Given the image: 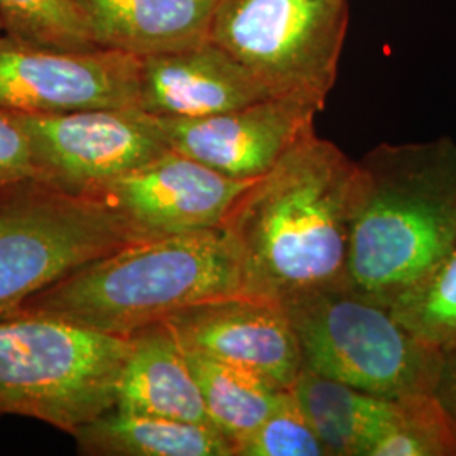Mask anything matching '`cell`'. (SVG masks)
<instances>
[{
  "label": "cell",
  "mask_w": 456,
  "mask_h": 456,
  "mask_svg": "<svg viewBox=\"0 0 456 456\" xmlns=\"http://www.w3.org/2000/svg\"><path fill=\"white\" fill-rule=\"evenodd\" d=\"M357 176V163L311 132L245 190L224 224L244 297L281 306L345 282Z\"/></svg>",
  "instance_id": "cell-1"
},
{
  "label": "cell",
  "mask_w": 456,
  "mask_h": 456,
  "mask_svg": "<svg viewBox=\"0 0 456 456\" xmlns=\"http://www.w3.org/2000/svg\"><path fill=\"white\" fill-rule=\"evenodd\" d=\"M357 167L345 282L391 306L456 244V142L380 144Z\"/></svg>",
  "instance_id": "cell-2"
},
{
  "label": "cell",
  "mask_w": 456,
  "mask_h": 456,
  "mask_svg": "<svg viewBox=\"0 0 456 456\" xmlns=\"http://www.w3.org/2000/svg\"><path fill=\"white\" fill-rule=\"evenodd\" d=\"M242 296L240 262L224 227L122 247L31 297L43 314L129 337L181 311Z\"/></svg>",
  "instance_id": "cell-3"
},
{
  "label": "cell",
  "mask_w": 456,
  "mask_h": 456,
  "mask_svg": "<svg viewBox=\"0 0 456 456\" xmlns=\"http://www.w3.org/2000/svg\"><path fill=\"white\" fill-rule=\"evenodd\" d=\"M131 338L43 314L0 322V416L34 418L73 435L115 406Z\"/></svg>",
  "instance_id": "cell-4"
},
{
  "label": "cell",
  "mask_w": 456,
  "mask_h": 456,
  "mask_svg": "<svg viewBox=\"0 0 456 456\" xmlns=\"http://www.w3.org/2000/svg\"><path fill=\"white\" fill-rule=\"evenodd\" d=\"M281 308L311 370L386 399L436 389L440 348L418 337L389 305L346 282L297 296Z\"/></svg>",
  "instance_id": "cell-5"
},
{
  "label": "cell",
  "mask_w": 456,
  "mask_h": 456,
  "mask_svg": "<svg viewBox=\"0 0 456 456\" xmlns=\"http://www.w3.org/2000/svg\"><path fill=\"white\" fill-rule=\"evenodd\" d=\"M135 244L120 215L95 193L43 180L0 186V322L90 262Z\"/></svg>",
  "instance_id": "cell-6"
},
{
  "label": "cell",
  "mask_w": 456,
  "mask_h": 456,
  "mask_svg": "<svg viewBox=\"0 0 456 456\" xmlns=\"http://www.w3.org/2000/svg\"><path fill=\"white\" fill-rule=\"evenodd\" d=\"M348 28L346 0H218L208 41L274 97L325 109Z\"/></svg>",
  "instance_id": "cell-7"
},
{
  "label": "cell",
  "mask_w": 456,
  "mask_h": 456,
  "mask_svg": "<svg viewBox=\"0 0 456 456\" xmlns=\"http://www.w3.org/2000/svg\"><path fill=\"white\" fill-rule=\"evenodd\" d=\"M16 117L29 135L41 180L71 193H95L171 151L159 118L141 109Z\"/></svg>",
  "instance_id": "cell-8"
},
{
  "label": "cell",
  "mask_w": 456,
  "mask_h": 456,
  "mask_svg": "<svg viewBox=\"0 0 456 456\" xmlns=\"http://www.w3.org/2000/svg\"><path fill=\"white\" fill-rule=\"evenodd\" d=\"M141 58L114 49L48 48L0 34V109L60 115L137 109Z\"/></svg>",
  "instance_id": "cell-9"
},
{
  "label": "cell",
  "mask_w": 456,
  "mask_h": 456,
  "mask_svg": "<svg viewBox=\"0 0 456 456\" xmlns=\"http://www.w3.org/2000/svg\"><path fill=\"white\" fill-rule=\"evenodd\" d=\"M322 110L305 98L271 97L224 114L158 118L171 151L228 178L256 181L314 132Z\"/></svg>",
  "instance_id": "cell-10"
},
{
  "label": "cell",
  "mask_w": 456,
  "mask_h": 456,
  "mask_svg": "<svg viewBox=\"0 0 456 456\" xmlns=\"http://www.w3.org/2000/svg\"><path fill=\"white\" fill-rule=\"evenodd\" d=\"M254 181L233 180L169 151L103 184L100 195L131 230L134 242L224 227Z\"/></svg>",
  "instance_id": "cell-11"
},
{
  "label": "cell",
  "mask_w": 456,
  "mask_h": 456,
  "mask_svg": "<svg viewBox=\"0 0 456 456\" xmlns=\"http://www.w3.org/2000/svg\"><path fill=\"white\" fill-rule=\"evenodd\" d=\"M186 350L261 375L291 389L305 367L293 326L281 306L252 297L200 305L164 320Z\"/></svg>",
  "instance_id": "cell-12"
},
{
  "label": "cell",
  "mask_w": 456,
  "mask_h": 456,
  "mask_svg": "<svg viewBox=\"0 0 456 456\" xmlns=\"http://www.w3.org/2000/svg\"><path fill=\"white\" fill-rule=\"evenodd\" d=\"M271 97L262 83L212 41L141 58L137 109L147 114L196 118Z\"/></svg>",
  "instance_id": "cell-13"
},
{
  "label": "cell",
  "mask_w": 456,
  "mask_h": 456,
  "mask_svg": "<svg viewBox=\"0 0 456 456\" xmlns=\"http://www.w3.org/2000/svg\"><path fill=\"white\" fill-rule=\"evenodd\" d=\"M98 48L137 58L208 41L218 0H71Z\"/></svg>",
  "instance_id": "cell-14"
},
{
  "label": "cell",
  "mask_w": 456,
  "mask_h": 456,
  "mask_svg": "<svg viewBox=\"0 0 456 456\" xmlns=\"http://www.w3.org/2000/svg\"><path fill=\"white\" fill-rule=\"evenodd\" d=\"M131 350L115 391V408L188 423L212 424L180 338L167 322L129 335Z\"/></svg>",
  "instance_id": "cell-15"
},
{
  "label": "cell",
  "mask_w": 456,
  "mask_h": 456,
  "mask_svg": "<svg viewBox=\"0 0 456 456\" xmlns=\"http://www.w3.org/2000/svg\"><path fill=\"white\" fill-rule=\"evenodd\" d=\"M82 455L233 456L232 443L212 424L110 408L73 435Z\"/></svg>",
  "instance_id": "cell-16"
},
{
  "label": "cell",
  "mask_w": 456,
  "mask_h": 456,
  "mask_svg": "<svg viewBox=\"0 0 456 456\" xmlns=\"http://www.w3.org/2000/svg\"><path fill=\"white\" fill-rule=\"evenodd\" d=\"M291 391L328 456H363L394 412V399L359 391L308 367Z\"/></svg>",
  "instance_id": "cell-17"
},
{
  "label": "cell",
  "mask_w": 456,
  "mask_h": 456,
  "mask_svg": "<svg viewBox=\"0 0 456 456\" xmlns=\"http://www.w3.org/2000/svg\"><path fill=\"white\" fill-rule=\"evenodd\" d=\"M184 352L198 380L210 423L233 448L276 411L288 391L240 367L186 348Z\"/></svg>",
  "instance_id": "cell-18"
},
{
  "label": "cell",
  "mask_w": 456,
  "mask_h": 456,
  "mask_svg": "<svg viewBox=\"0 0 456 456\" xmlns=\"http://www.w3.org/2000/svg\"><path fill=\"white\" fill-rule=\"evenodd\" d=\"M363 456H456V424L435 392L395 397Z\"/></svg>",
  "instance_id": "cell-19"
},
{
  "label": "cell",
  "mask_w": 456,
  "mask_h": 456,
  "mask_svg": "<svg viewBox=\"0 0 456 456\" xmlns=\"http://www.w3.org/2000/svg\"><path fill=\"white\" fill-rule=\"evenodd\" d=\"M391 308L404 325L441 352L456 345V244L423 282Z\"/></svg>",
  "instance_id": "cell-20"
},
{
  "label": "cell",
  "mask_w": 456,
  "mask_h": 456,
  "mask_svg": "<svg viewBox=\"0 0 456 456\" xmlns=\"http://www.w3.org/2000/svg\"><path fill=\"white\" fill-rule=\"evenodd\" d=\"M4 33L48 48L97 49L71 0H0Z\"/></svg>",
  "instance_id": "cell-21"
},
{
  "label": "cell",
  "mask_w": 456,
  "mask_h": 456,
  "mask_svg": "<svg viewBox=\"0 0 456 456\" xmlns=\"http://www.w3.org/2000/svg\"><path fill=\"white\" fill-rule=\"evenodd\" d=\"M233 456H328L306 414L288 389L276 411L233 448Z\"/></svg>",
  "instance_id": "cell-22"
},
{
  "label": "cell",
  "mask_w": 456,
  "mask_h": 456,
  "mask_svg": "<svg viewBox=\"0 0 456 456\" xmlns=\"http://www.w3.org/2000/svg\"><path fill=\"white\" fill-rule=\"evenodd\" d=\"M41 180L28 132L16 114L0 109V186Z\"/></svg>",
  "instance_id": "cell-23"
},
{
  "label": "cell",
  "mask_w": 456,
  "mask_h": 456,
  "mask_svg": "<svg viewBox=\"0 0 456 456\" xmlns=\"http://www.w3.org/2000/svg\"><path fill=\"white\" fill-rule=\"evenodd\" d=\"M435 394L456 424V345L443 352L440 379Z\"/></svg>",
  "instance_id": "cell-24"
},
{
  "label": "cell",
  "mask_w": 456,
  "mask_h": 456,
  "mask_svg": "<svg viewBox=\"0 0 456 456\" xmlns=\"http://www.w3.org/2000/svg\"><path fill=\"white\" fill-rule=\"evenodd\" d=\"M4 33V24H2V19H0V34Z\"/></svg>",
  "instance_id": "cell-25"
}]
</instances>
